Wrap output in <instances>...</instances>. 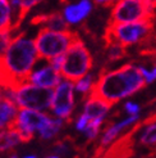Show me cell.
I'll use <instances>...</instances> for the list:
<instances>
[{
	"mask_svg": "<svg viewBox=\"0 0 156 158\" xmlns=\"http://www.w3.org/2000/svg\"><path fill=\"white\" fill-rule=\"evenodd\" d=\"M155 31V21H139L131 23H119V25H107L104 35L105 46L110 44H119L124 48L145 44L150 40Z\"/></svg>",
	"mask_w": 156,
	"mask_h": 158,
	"instance_id": "2",
	"label": "cell"
},
{
	"mask_svg": "<svg viewBox=\"0 0 156 158\" xmlns=\"http://www.w3.org/2000/svg\"><path fill=\"white\" fill-rule=\"evenodd\" d=\"M138 120V114H135V116H131L129 118H126L124 121L119 122V123H115L113 126H110L104 134V136L103 139H101V143H100V147H99V151L96 152V157H99L101 153H103L104 151V148L109 144V143H111V141L118 136V134L124 129V127H127V126L132 125L133 122H136Z\"/></svg>",
	"mask_w": 156,
	"mask_h": 158,
	"instance_id": "13",
	"label": "cell"
},
{
	"mask_svg": "<svg viewBox=\"0 0 156 158\" xmlns=\"http://www.w3.org/2000/svg\"><path fill=\"white\" fill-rule=\"evenodd\" d=\"M146 86L145 77L133 63L124 64L118 69L100 73L97 81L93 82L90 97L99 98L114 106L116 102L127 98Z\"/></svg>",
	"mask_w": 156,
	"mask_h": 158,
	"instance_id": "1",
	"label": "cell"
},
{
	"mask_svg": "<svg viewBox=\"0 0 156 158\" xmlns=\"http://www.w3.org/2000/svg\"><path fill=\"white\" fill-rule=\"evenodd\" d=\"M88 118L86 117L84 114H81L80 116V118H78V121H77V123H76V126H77V130H80V131H84L86 130V127H87V125H88Z\"/></svg>",
	"mask_w": 156,
	"mask_h": 158,
	"instance_id": "24",
	"label": "cell"
},
{
	"mask_svg": "<svg viewBox=\"0 0 156 158\" xmlns=\"http://www.w3.org/2000/svg\"><path fill=\"white\" fill-rule=\"evenodd\" d=\"M46 158H59V157H57V156H50V157H46Z\"/></svg>",
	"mask_w": 156,
	"mask_h": 158,
	"instance_id": "29",
	"label": "cell"
},
{
	"mask_svg": "<svg viewBox=\"0 0 156 158\" xmlns=\"http://www.w3.org/2000/svg\"><path fill=\"white\" fill-rule=\"evenodd\" d=\"M116 0H95V4L101 6H111L115 4Z\"/></svg>",
	"mask_w": 156,
	"mask_h": 158,
	"instance_id": "26",
	"label": "cell"
},
{
	"mask_svg": "<svg viewBox=\"0 0 156 158\" xmlns=\"http://www.w3.org/2000/svg\"><path fill=\"white\" fill-rule=\"evenodd\" d=\"M78 36H80L78 32H74L72 30L53 31L48 28H40L33 40L38 59L51 60L58 55L64 54Z\"/></svg>",
	"mask_w": 156,
	"mask_h": 158,
	"instance_id": "4",
	"label": "cell"
},
{
	"mask_svg": "<svg viewBox=\"0 0 156 158\" xmlns=\"http://www.w3.org/2000/svg\"><path fill=\"white\" fill-rule=\"evenodd\" d=\"M105 48L107 52V62H110V63L120 60L127 55L126 48L119 44H110V45H106Z\"/></svg>",
	"mask_w": 156,
	"mask_h": 158,
	"instance_id": "17",
	"label": "cell"
},
{
	"mask_svg": "<svg viewBox=\"0 0 156 158\" xmlns=\"http://www.w3.org/2000/svg\"><path fill=\"white\" fill-rule=\"evenodd\" d=\"M91 10V0H81L78 4H68L63 10V17L69 25H77L87 18Z\"/></svg>",
	"mask_w": 156,
	"mask_h": 158,
	"instance_id": "11",
	"label": "cell"
},
{
	"mask_svg": "<svg viewBox=\"0 0 156 158\" xmlns=\"http://www.w3.org/2000/svg\"><path fill=\"white\" fill-rule=\"evenodd\" d=\"M156 19L155 8L150 0H116L107 25H119Z\"/></svg>",
	"mask_w": 156,
	"mask_h": 158,
	"instance_id": "5",
	"label": "cell"
},
{
	"mask_svg": "<svg viewBox=\"0 0 156 158\" xmlns=\"http://www.w3.org/2000/svg\"><path fill=\"white\" fill-rule=\"evenodd\" d=\"M14 32L15 31H13V30H8V31L0 32V58L3 57V55L5 54V52H6V49L9 48L13 37L15 36Z\"/></svg>",
	"mask_w": 156,
	"mask_h": 158,
	"instance_id": "19",
	"label": "cell"
},
{
	"mask_svg": "<svg viewBox=\"0 0 156 158\" xmlns=\"http://www.w3.org/2000/svg\"><path fill=\"white\" fill-rule=\"evenodd\" d=\"M63 118H51L50 122L45 126V127L38 131L40 134V138L44 139V140H48V139H51L57 135V134L60 131V129L63 127Z\"/></svg>",
	"mask_w": 156,
	"mask_h": 158,
	"instance_id": "16",
	"label": "cell"
},
{
	"mask_svg": "<svg viewBox=\"0 0 156 158\" xmlns=\"http://www.w3.org/2000/svg\"><path fill=\"white\" fill-rule=\"evenodd\" d=\"M31 25L41 26L42 28H48L53 31H68L71 30L69 23L64 19L63 14L59 12L46 13V14H37L31 19Z\"/></svg>",
	"mask_w": 156,
	"mask_h": 158,
	"instance_id": "10",
	"label": "cell"
},
{
	"mask_svg": "<svg viewBox=\"0 0 156 158\" xmlns=\"http://www.w3.org/2000/svg\"><path fill=\"white\" fill-rule=\"evenodd\" d=\"M92 85H93V76L92 75H86L83 78H81L80 81L76 82L74 89L81 94H87V93H90Z\"/></svg>",
	"mask_w": 156,
	"mask_h": 158,
	"instance_id": "20",
	"label": "cell"
},
{
	"mask_svg": "<svg viewBox=\"0 0 156 158\" xmlns=\"http://www.w3.org/2000/svg\"><path fill=\"white\" fill-rule=\"evenodd\" d=\"M113 106L110 103H107L105 100H101L99 98L88 97L87 102L84 104V110L83 114L88 118L90 121L92 120H104V117L109 112Z\"/></svg>",
	"mask_w": 156,
	"mask_h": 158,
	"instance_id": "12",
	"label": "cell"
},
{
	"mask_svg": "<svg viewBox=\"0 0 156 158\" xmlns=\"http://www.w3.org/2000/svg\"><path fill=\"white\" fill-rule=\"evenodd\" d=\"M124 108H126V110L131 116L138 114V112H139V107L137 104H135V103H132V102H127L126 106H124Z\"/></svg>",
	"mask_w": 156,
	"mask_h": 158,
	"instance_id": "25",
	"label": "cell"
},
{
	"mask_svg": "<svg viewBox=\"0 0 156 158\" xmlns=\"http://www.w3.org/2000/svg\"><path fill=\"white\" fill-rule=\"evenodd\" d=\"M14 102L21 108L45 110L50 108L54 91L48 88H40L33 84L23 82L14 90Z\"/></svg>",
	"mask_w": 156,
	"mask_h": 158,
	"instance_id": "6",
	"label": "cell"
},
{
	"mask_svg": "<svg viewBox=\"0 0 156 158\" xmlns=\"http://www.w3.org/2000/svg\"><path fill=\"white\" fill-rule=\"evenodd\" d=\"M13 30V14L9 0H0V32Z\"/></svg>",
	"mask_w": 156,
	"mask_h": 158,
	"instance_id": "15",
	"label": "cell"
},
{
	"mask_svg": "<svg viewBox=\"0 0 156 158\" xmlns=\"http://www.w3.org/2000/svg\"><path fill=\"white\" fill-rule=\"evenodd\" d=\"M9 158H18V157H17V156H15V154H13V156H10Z\"/></svg>",
	"mask_w": 156,
	"mask_h": 158,
	"instance_id": "30",
	"label": "cell"
},
{
	"mask_svg": "<svg viewBox=\"0 0 156 158\" xmlns=\"http://www.w3.org/2000/svg\"><path fill=\"white\" fill-rule=\"evenodd\" d=\"M93 66V58L83 40L78 36L76 41L64 53V60L60 68V75L65 80L77 82L87 75Z\"/></svg>",
	"mask_w": 156,
	"mask_h": 158,
	"instance_id": "3",
	"label": "cell"
},
{
	"mask_svg": "<svg viewBox=\"0 0 156 158\" xmlns=\"http://www.w3.org/2000/svg\"><path fill=\"white\" fill-rule=\"evenodd\" d=\"M51 110L59 118L68 120L74 109V85L72 81H60L54 91L51 100Z\"/></svg>",
	"mask_w": 156,
	"mask_h": 158,
	"instance_id": "8",
	"label": "cell"
},
{
	"mask_svg": "<svg viewBox=\"0 0 156 158\" xmlns=\"http://www.w3.org/2000/svg\"><path fill=\"white\" fill-rule=\"evenodd\" d=\"M138 68H139V71H141V73L143 75L146 84H151V82H154L156 80V64L151 69H147L143 66H139Z\"/></svg>",
	"mask_w": 156,
	"mask_h": 158,
	"instance_id": "22",
	"label": "cell"
},
{
	"mask_svg": "<svg viewBox=\"0 0 156 158\" xmlns=\"http://www.w3.org/2000/svg\"><path fill=\"white\" fill-rule=\"evenodd\" d=\"M150 2L152 3V5H154V8H156V0H150Z\"/></svg>",
	"mask_w": 156,
	"mask_h": 158,
	"instance_id": "27",
	"label": "cell"
},
{
	"mask_svg": "<svg viewBox=\"0 0 156 158\" xmlns=\"http://www.w3.org/2000/svg\"><path fill=\"white\" fill-rule=\"evenodd\" d=\"M139 143L143 145H154L156 144V123H152L145 129L143 134L139 138Z\"/></svg>",
	"mask_w": 156,
	"mask_h": 158,
	"instance_id": "18",
	"label": "cell"
},
{
	"mask_svg": "<svg viewBox=\"0 0 156 158\" xmlns=\"http://www.w3.org/2000/svg\"><path fill=\"white\" fill-rule=\"evenodd\" d=\"M22 143L18 131L14 127L0 130V152H5Z\"/></svg>",
	"mask_w": 156,
	"mask_h": 158,
	"instance_id": "14",
	"label": "cell"
},
{
	"mask_svg": "<svg viewBox=\"0 0 156 158\" xmlns=\"http://www.w3.org/2000/svg\"><path fill=\"white\" fill-rule=\"evenodd\" d=\"M104 120H92V121H88V125L87 127H86V134H87V136L90 140L95 139L97 136V134L100 131V126L103 123Z\"/></svg>",
	"mask_w": 156,
	"mask_h": 158,
	"instance_id": "21",
	"label": "cell"
},
{
	"mask_svg": "<svg viewBox=\"0 0 156 158\" xmlns=\"http://www.w3.org/2000/svg\"><path fill=\"white\" fill-rule=\"evenodd\" d=\"M25 158H37V157L36 156H26Z\"/></svg>",
	"mask_w": 156,
	"mask_h": 158,
	"instance_id": "28",
	"label": "cell"
},
{
	"mask_svg": "<svg viewBox=\"0 0 156 158\" xmlns=\"http://www.w3.org/2000/svg\"><path fill=\"white\" fill-rule=\"evenodd\" d=\"M60 77H61L60 72H58L49 63L48 66H42L37 69H32V72L27 78V82L40 86V88L53 89L59 85Z\"/></svg>",
	"mask_w": 156,
	"mask_h": 158,
	"instance_id": "9",
	"label": "cell"
},
{
	"mask_svg": "<svg viewBox=\"0 0 156 158\" xmlns=\"http://www.w3.org/2000/svg\"><path fill=\"white\" fill-rule=\"evenodd\" d=\"M51 120V117L42 113L41 110L22 108L12 127L18 131L22 143H28L33 139L36 131H41Z\"/></svg>",
	"mask_w": 156,
	"mask_h": 158,
	"instance_id": "7",
	"label": "cell"
},
{
	"mask_svg": "<svg viewBox=\"0 0 156 158\" xmlns=\"http://www.w3.org/2000/svg\"><path fill=\"white\" fill-rule=\"evenodd\" d=\"M21 2H22V19L25 21L28 12L32 9L33 6H36L37 4L44 2V0H21Z\"/></svg>",
	"mask_w": 156,
	"mask_h": 158,
	"instance_id": "23",
	"label": "cell"
}]
</instances>
